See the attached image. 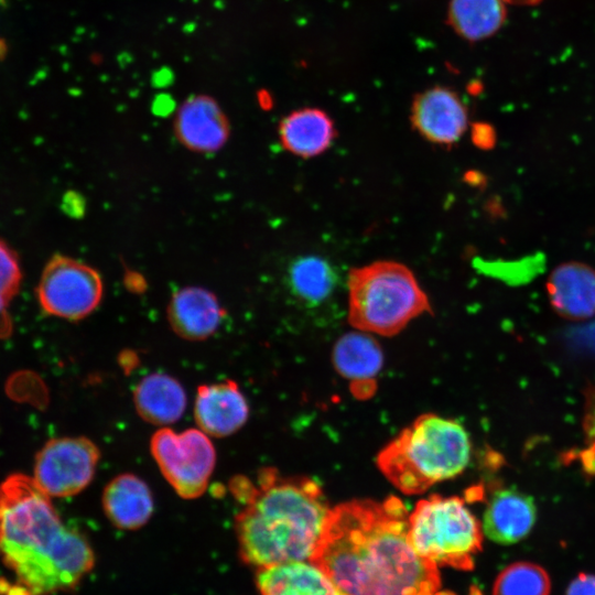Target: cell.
<instances>
[{"label": "cell", "instance_id": "9a60e30c", "mask_svg": "<svg viewBox=\"0 0 595 595\" xmlns=\"http://www.w3.org/2000/svg\"><path fill=\"white\" fill-rule=\"evenodd\" d=\"M551 304L562 316L584 320L595 315V270L569 262L556 267L548 280Z\"/></svg>", "mask_w": 595, "mask_h": 595}, {"label": "cell", "instance_id": "3957f363", "mask_svg": "<svg viewBox=\"0 0 595 595\" xmlns=\"http://www.w3.org/2000/svg\"><path fill=\"white\" fill-rule=\"evenodd\" d=\"M229 488L242 505L235 529L244 562L266 567L311 560L331 510L314 479L263 467L255 483L236 476Z\"/></svg>", "mask_w": 595, "mask_h": 595}, {"label": "cell", "instance_id": "e0dca14e", "mask_svg": "<svg viewBox=\"0 0 595 595\" xmlns=\"http://www.w3.org/2000/svg\"><path fill=\"white\" fill-rule=\"evenodd\" d=\"M336 370L351 380L355 396L368 397L374 392V378L383 364L382 350L370 335L351 332L343 335L333 349Z\"/></svg>", "mask_w": 595, "mask_h": 595}, {"label": "cell", "instance_id": "8992f818", "mask_svg": "<svg viewBox=\"0 0 595 595\" xmlns=\"http://www.w3.org/2000/svg\"><path fill=\"white\" fill-rule=\"evenodd\" d=\"M409 540L415 552L435 565L470 571L482 550V527L456 496L431 495L409 515Z\"/></svg>", "mask_w": 595, "mask_h": 595}, {"label": "cell", "instance_id": "30bf717a", "mask_svg": "<svg viewBox=\"0 0 595 595\" xmlns=\"http://www.w3.org/2000/svg\"><path fill=\"white\" fill-rule=\"evenodd\" d=\"M174 133L182 145L198 153H214L229 139L230 122L215 98L194 95L186 98L174 117Z\"/></svg>", "mask_w": 595, "mask_h": 595}, {"label": "cell", "instance_id": "4fadbf2b", "mask_svg": "<svg viewBox=\"0 0 595 595\" xmlns=\"http://www.w3.org/2000/svg\"><path fill=\"white\" fill-rule=\"evenodd\" d=\"M224 317L225 311L217 296L202 286L178 289L167 305V320L173 332L187 340L210 337Z\"/></svg>", "mask_w": 595, "mask_h": 595}, {"label": "cell", "instance_id": "ba28073f", "mask_svg": "<svg viewBox=\"0 0 595 595\" xmlns=\"http://www.w3.org/2000/svg\"><path fill=\"white\" fill-rule=\"evenodd\" d=\"M102 294L100 273L94 267L63 255L48 260L36 288L42 310L68 321L90 315L99 306Z\"/></svg>", "mask_w": 595, "mask_h": 595}, {"label": "cell", "instance_id": "7c38bea8", "mask_svg": "<svg viewBox=\"0 0 595 595\" xmlns=\"http://www.w3.org/2000/svg\"><path fill=\"white\" fill-rule=\"evenodd\" d=\"M195 421L205 434L225 437L239 431L249 416V407L234 380L201 385L194 402Z\"/></svg>", "mask_w": 595, "mask_h": 595}, {"label": "cell", "instance_id": "277c9868", "mask_svg": "<svg viewBox=\"0 0 595 595\" xmlns=\"http://www.w3.org/2000/svg\"><path fill=\"white\" fill-rule=\"evenodd\" d=\"M470 452V440L462 424L425 413L380 451L377 466L401 493L415 495L459 475L469 463Z\"/></svg>", "mask_w": 595, "mask_h": 595}, {"label": "cell", "instance_id": "7402d4cb", "mask_svg": "<svg viewBox=\"0 0 595 595\" xmlns=\"http://www.w3.org/2000/svg\"><path fill=\"white\" fill-rule=\"evenodd\" d=\"M504 0H451L447 10L453 30L468 41H479L495 34L505 23Z\"/></svg>", "mask_w": 595, "mask_h": 595}, {"label": "cell", "instance_id": "cb8c5ba5", "mask_svg": "<svg viewBox=\"0 0 595 595\" xmlns=\"http://www.w3.org/2000/svg\"><path fill=\"white\" fill-rule=\"evenodd\" d=\"M22 271L14 251L0 239V291L10 300L18 293Z\"/></svg>", "mask_w": 595, "mask_h": 595}, {"label": "cell", "instance_id": "ffe728a7", "mask_svg": "<svg viewBox=\"0 0 595 595\" xmlns=\"http://www.w3.org/2000/svg\"><path fill=\"white\" fill-rule=\"evenodd\" d=\"M133 401L144 421L163 426L181 419L186 408V393L175 378L155 372L139 381Z\"/></svg>", "mask_w": 595, "mask_h": 595}, {"label": "cell", "instance_id": "603a6c76", "mask_svg": "<svg viewBox=\"0 0 595 595\" xmlns=\"http://www.w3.org/2000/svg\"><path fill=\"white\" fill-rule=\"evenodd\" d=\"M550 592L547 571L531 562H516L504 569L493 588V595H550Z\"/></svg>", "mask_w": 595, "mask_h": 595}, {"label": "cell", "instance_id": "2e32d148", "mask_svg": "<svg viewBox=\"0 0 595 595\" xmlns=\"http://www.w3.org/2000/svg\"><path fill=\"white\" fill-rule=\"evenodd\" d=\"M104 511L122 530H136L151 518L154 501L149 486L140 477L126 473L113 477L104 488Z\"/></svg>", "mask_w": 595, "mask_h": 595}, {"label": "cell", "instance_id": "8fae6325", "mask_svg": "<svg viewBox=\"0 0 595 595\" xmlns=\"http://www.w3.org/2000/svg\"><path fill=\"white\" fill-rule=\"evenodd\" d=\"M411 122L426 140L448 145L458 141L465 132L468 115L466 106L454 90L435 86L414 98Z\"/></svg>", "mask_w": 595, "mask_h": 595}, {"label": "cell", "instance_id": "ac0fdd59", "mask_svg": "<svg viewBox=\"0 0 595 595\" xmlns=\"http://www.w3.org/2000/svg\"><path fill=\"white\" fill-rule=\"evenodd\" d=\"M260 595H344L332 580L310 561L260 567Z\"/></svg>", "mask_w": 595, "mask_h": 595}, {"label": "cell", "instance_id": "d6986e66", "mask_svg": "<svg viewBox=\"0 0 595 595\" xmlns=\"http://www.w3.org/2000/svg\"><path fill=\"white\" fill-rule=\"evenodd\" d=\"M282 147L300 158H313L326 151L335 128L329 116L317 108H302L290 112L279 125Z\"/></svg>", "mask_w": 595, "mask_h": 595}, {"label": "cell", "instance_id": "44dd1931", "mask_svg": "<svg viewBox=\"0 0 595 595\" xmlns=\"http://www.w3.org/2000/svg\"><path fill=\"white\" fill-rule=\"evenodd\" d=\"M339 282L338 272L325 258L314 255L293 259L286 269L290 293L306 306H317L328 300Z\"/></svg>", "mask_w": 595, "mask_h": 595}, {"label": "cell", "instance_id": "d4e9b609", "mask_svg": "<svg viewBox=\"0 0 595 595\" xmlns=\"http://www.w3.org/2000/svg\"><path fill=\"white\" fill-rule=\"evenodd\" d=\"M584 428L586 445L580 453V461L588 474L595 475V390L587 398Z\"/></svg>", "mask_w": 595, "mask_h": 595}, {"label": "cell", "instance_id": "6da1fadb", "mask_svg": "<svg viewBox=\"0 0 595 595\" xmlns=\"http://www.w3.org/2000/svg\"><path fill=\"white\" fill-rule=\"evenodd\" d=\"M409 515L396 496L355 499L331 508L310 562L344 595H429L439 591L437 565L410 543Z\"/></svg>", "mask_w": 595, "mask_h": 595}, {"label": "cell", "instance_id": "83f0119b", "mask_svg": "<svg viewBox=\"0 0 595 595\" xmlns=\"http://www.w3.org/2000/svg\"><path fill=\"white\" fill-rule=\"evenodd\" d=\"M505 2L512 3V4H520V6H533L542 0H504Z\"/></svg>", "mask_w": 595, "mask_h": 595}, {"label": "cell", "instance_id": "9c48e42d", "mask_svg": "<svg viewBox=\"0 0 595 595\" xmlns=\"http://www.w3.org/2000/svg\"><path fill=\"white\" fill-rule=\"evenodd\" d=\"M99 457L98 446L85 436L53 439L36 455L33 479L48 497L74 496L94 478Z\"/></svg>", "mask_w": 595, "mask_h": 595}, {"label": "cell", "instance_id": "5b68a950", "mask_svg": "<svg viewBox=\"0 0 595 595\" xmlns=\"http://www.w3.org/2000/svg\"><path fill=\"white\" fill-rule=\"evenodd\" d=\"M348 322L365 333L392 336L431 305L414 274L402 263L376 261L348 274Z\"/></svg>", "mask_w": 595, "mask_h": 595}, {"label": "cell", "instance_id": "4316f807", "mask_svg": "<svg viewBox=\"0 0 595 595\" xmlns=\"http://www.w3.org/2000/svg\"><path fill=\"white\" fill-rule=\"evenodd\" d=\"M10 299L0 291V337H6L11 334L12 322L8 313V304Z\"/></svg>", "mask_w": 595, "mask_h": 595}, {"label": "cell", "instance_id": "7a4b0ae2", "mask_svg": "<svg viewBox=\"0 0 595 595\" xmlns=\"http://www.w3.org/2000/svg\"><path fill=\"white\" fill-rule=\"evenodd\" d=\"M0 559L31 595L72 589L95 563L87 539L65 526L50 497L22 474L0 484Z\"/></svg>", "mask_w": 595, "mask_h": 595}, {"label": "cell", "instance_id": "5bb4252c", "mask_svg": "<svg viewBox=\"0 0 595 595\" xmlns=\"http://www.w3.org/2000/svg\"><path fill=\"white\" fill-rule=\"evenodd\" d=\"M537 519L533 499L515 488L496 490L483 516V531L499 544H513L526 538Z\"/></svg>", "mask_w": 595, "mask_h": 595}, {"label": "cell", "instance_id": "484cf974", "mask_svg": "<svg viewBox=\"0 0 595 595\" xmlns=\"http://www.w3.org/2000/svg\"><path fill=\"white\" fill-rule=\"evenodd\" d=\"M566 595H595V575L580 573L570 583Z\"/></svg>", "mask_w": 595, "mask_h": 595}, {"label": "cell", "instance_id": "52a82bcc", "mask_svg": "<svg viewBox=\"0 0 595 595\" xmlns=\"http://www.w3.org/2000/svg\"><path fill=\"white\" fill-rule=\"evenodd\" d=\"M150 451L163 477L180 497L194 499L205 493L215 468L216 452L202 430L177 433L163 426L152 435Z\"/></svg>", "mask_w": 595, "mask_h": 595}, {"label": "cell", "instance_id": "f1b7e54d", "mask_svg": "<svg viewBox=\"0 0 595 595\" xmlns=\"http://www.w3.org/2000/svg\"><path fill=\"white\" fill-rule=\"evenodd\" d=\"M429 595H455V594L450 592V591H437V592L429 594Z\"/></svg>", "mask_w": 595, "mask_h": 595}]
</instances>
